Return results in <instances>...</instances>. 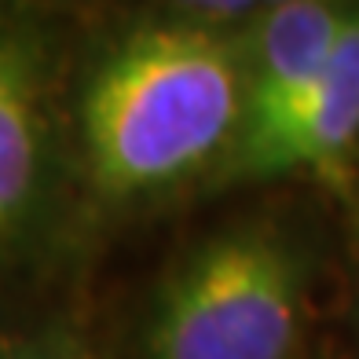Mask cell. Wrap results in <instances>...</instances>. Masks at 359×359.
Instances as JSON below:
<instances>
[{"label":"cell","mask_w":359,"mask_h":359,"mask_svg":"<svg viewBox=\"0 0 359 359\" xmlns=\"http://www.w3.org/2000/svg\"><path fill=\"white\" fill-rule=\"evenodd\" d=\"M246 118L238 34L187 15L133 29L92 70L81 140L92 180L114 198L169 187L231 151Z\"/></svg>","instance_id":"6da1fadb"},{"label":"cell","mask_w":359,"mask_h":359,"mask_svg":"<svg viewBox=\"0 0 359 359\" xmlns=\"http://www.w3.org/2000/svg\"><path fill=\"white\" fill-rule=\"evenodd\" d=\"M359 4L337 0H279L253 11L238 34L246 62V118L242 128L268 121L301 95L334 59Z\"/></svg>","instance_id":"5b68a950"},{"label":"cell","mask_w":359,"mask_h":359,"mask_svg":"<svg viewBox=\"0 0 359 359\" xmlns=\"http://www.w3.org/2000/svg\"><path fill=\"white\" fill-rule=\"evenodd\" d=\"M355 202H359V169H355Z\"/></svg>","instance_id":"52a82bcc"},{"label":"cell","mask_w":359,"mask_h":359,"mask_svg":"<svg viewBox=\"0 0 359 359\" xmlns=\"http://www.w3.org/2000/svg\"><path fill=\"white\" fill-rule=\"evenodd\" d=\"M304 319V260L268 224L198 242L143 323L147 359H290Z\"/></svg>","instance_id":"7a4b0ae2"},{"label":"cell","mask_w":359,"mask_h":359,"mask_svg":"<svg viewBox=\"0 0 359 359\" xmlns=\"http://www.w3.org/2000/svg\"><path fill=\"white\" fill-rule=\"evenodd\" d=\"M0 359H92V355L67 334H41L26 341H4Z\"/></svg>","instance_id":"8992f818"},{"label":"cell","mask_w":359,"mask_h":359,"mask_svg":"<svg viewBox=\"0 0 359 359\" xmlns=\"http://www.w3.org/2000/svg\"><path fill=\"white\" fill-rule=\"evenodd\" d=\"M359 151V11L345 29L334 59L301 95L246 133L224 154V176L268 180L316 172L341 180Z\"/></svg>","instance_id":"3957f363"},{"label":"cell","mask_w":359,"mask_h":359,"mask_svg":"<svg viewBox=\"0 0 359 359\" xmlns=\"http://www.w3.org/2000/svg\"><path fill=\"white\" fill-rule=\"evenodd\" d=\"M52 41L0 15V246L15 242L52 180Z\"/></svg>","instance_id":"277c9868"}]
</instances>
